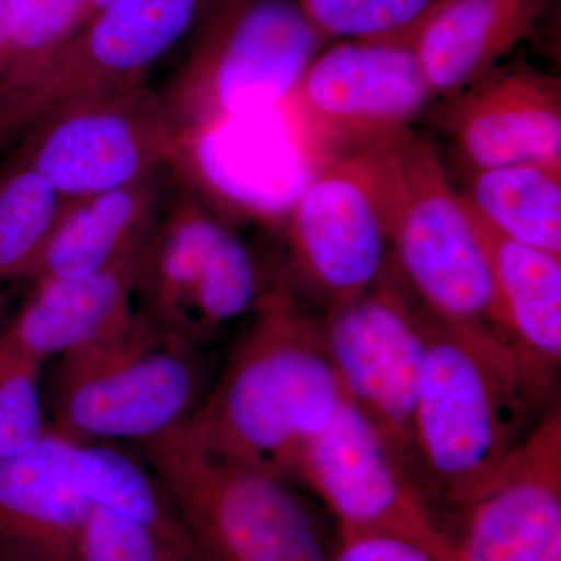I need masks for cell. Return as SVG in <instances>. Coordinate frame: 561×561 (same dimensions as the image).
Returning a JSON list of instances; mask_svg holds the SVG:
<instances>
[{"mask_svg": "<svg viewBox=\"0 0 561 561\" xmlns=\"http://www.w3.org/2000/svg\"><path fill=\"white\" fill-rule=\"evenodd\" d=\"M320 331L343 398L378 431L419 485L413 420L423 319L390 262L370 289L324 312Z\"/></svg>", "mask_w": 561, "mask_h": 561, "instance_id": "cell-9", "label": "cell"}, {"mask_svg": "<svg viewBox=\"0 0 561 561\" xmlns=\"http://www.w3.org/2000/svg\"><path fill=\"white\" fill-rule=\"evenodd\" d=\"M139 446L206 561L327 560L286 479L210 451L186 423Z\"/></svg>", "mask_w": 561, "mask_h": 561, "instance_id": "cell-6", "label": "cell"}, {"mask_svg": "<svg viewBox=\"0 0 561 561\" xmlns=\"http://www.w3.org/2000/svg\"><path fill=\"white\" fill-rule=\"evenodd\" d=\"M283 225L291 276L324 312L359 297L389 267V243L368 149L313 171Z\"/></svg>", "mask_w": 561, "mask_h": 561, "instance_id": "cell-10", "label": "cell"}, {"mask_svg": "<svg viewBox=\"0 0 561 561\" xmlns=\"http://www.w3.org/2000/svg\"><path fill=\"white\" fill-rule=\"evenodd\" d=\"M77 470L92 507L146 527L197 561H206L146 460L117 443L76 440Z\"/></svg>", "mask_w": 561, "mask_h": 561, "instance_id": "cell-21", "label": "cell"}, {"mask_svg": "<svg viewBox=\"0 0 561 561\" xmlns=\"http://www.w3.org/2000/svg\"><path fill=\"white\" fill-rule=\"evenodd\" d=\"M24 3L25 0H0V73L9 60Z\"/></svg>", "mask_w": 561, "mask_h": 561, "instance_id": "cell-28", "label": "cell"}, {"mask_svg": "<svg viewBox=\"0 0 561 561\" xmlns=\"http://www.w3.org/2000/svg\"><path fill=\"white\" fill-rule=\"evenodd\" d=\"M160 90L184 146L249 114L278 108L328 41L297 0H209Z\"/></svg>", "mask_w": 561, "mask_h": 561, "instance_id": "cell-5", "label": "cell"}, {"mask_svg": "<svg viewBox=\"0 0 561 561\" xmlns=\"http://www.w3.org/2000/svg\"><path fill=\"white\" fill-rule=\"evenodd\" d=\"M51 430L80 442L136 445L186 423L205 397L197 343L140 311L102 341L50 362Z\"/></svg>", "mask_w": 561, "mask_h": 561, "instance_id": "cell-4", "label": "cell"}, {"mask_svg": "<svg viewBox=\"0 0 561 561\" xmlns=\"http://www.w3.org/2000/svg\"><path fill=\"white\" fill-rule=\"evenodd\" d=\"M446 0H297L328 43L409 41Z\"/></svg>", "mask_w": 561, "mask_h": 561, "instance_id": "cell-24", "label": "cell"}, {"mask_svg": "<svg viewBox=\"0 0 561 561\" xmlns=\"http://www.w3.org/2000/svg\"><path fill=\"white\" fill-rule=\"evenodd\" d=\"M324 561H445L427 546L390 534H362L341 538Z\"/></svg>", "mask_w": 561, "mask_h": 561, "instance_id": "cell-27", "label": "cell"}, {"mask_svg": "<svg viewBox=\"0 0 561 561\" xmlns=\"http://www.w3.org/2000/svg\"><path fill=\"white\" fill-rule=\"evenodd\" d=\"M553 0H446L413 32V54L435 99L507 60L538 31Z\"/></svg>", "mask_w": 561, "mask_h": 561, "instance_id": "cell-18", "label": "cell"}, {"mask_svg": "<svg viewBox=\"0 0 561 561\" xmlns=\"http://www.w3.org/2000/svg\"><path fill=\"white\" fill-rule=\"evenodd\" d=\"M10 316L9 297H7L5 290H3V286H0V331H2V328L5 327Z\"/></svg>", "mask_w": 561, "mask_h": 561, "instance_id": "cell-30", "label": "cell"}, {"mask_svg": "<svg viewBox=\"0 0 561 561\" xmlns=\"http://www.w3.org/2000/svg\"><path fill=\"white\" fill-rule=\"evenodd\" d=\"M420 312L424 357L413 420L419 485L427 500L435 494L459 508L522 445L540 420L535 413L551 408L527 386L507 343Z\"/></svg>", "mask_w": 561, "mask_h": 561, "instance_id": "cell-2", "label": "cell"}, {"mask_svg": "<svg viewBox=\"0 0 561 561\" xmlns=\"http://www.w3.org/2000/svg\"><path fill=\"white\" fill-rule=\"evenodd\" d=\"M113 2H116V0H84L83 22H87L92 14L98 13L99 10L105 9L106 5ZM83 22H81V24H83Z\"/></svg>", "mask_w": 561, "mask_h": 561, "instance_id": "cell-29", "label": "cell"}, {"mask_svg": "<svg viewBox=\"0 0 561 561\" xmlns=\"http://www.w3.org/2000/svg\"><path fill=\"white\" fill-rule=\"evenodd\" d=\"M171 169L70 202L27 280L92 275L138 256L171 190Z\"/></svg>", "mask_w": 561, "mask_h": 561, "instance_id": "cell-19", "label": "cell"}, {"mask_svg": "<svg viewBox=\"0 0 561 561\" xmlns=\"http://www.w3.org/2000/svg\"><path fill=\"white\" fill-rule=\"evenodd\" d=\"M451 535L454 561H538L561 538V412L549 409Z\"/></svg>", "mask_w": 561, "mask_h": 561, "instance_id": "cell-14", "label": "cell"}, {"mask_svg": "<svg viewBox=\"0 0 561 561\" xmlns=\"http://www.w3.org/2000/svg\"><path fill=\"white\" fill-rule=\"evenodd\" d=\"M409 41H331L279 105L313 171L411 128L434 101Z\"/></svg>", "mask_w": 561, "mask_h": 561, "instance_id": "cell-7", "label": "cell"}, {"mask_svg": "<svg viewBox=\"0 0 561 561\" xmlns=\"http://www.w3.org/2000/svg\"><path fill=\"white\" fill-rule=\"evenodd\" d=\"M69 203L27 164L0 157V286L28 279Z\"/></svg>", "mask_w": 561, "mask_h": 561, "instance_id": "cell-22", "label": "cell"}, {"mask_svg": "<svg viewBox=\"0 0 561 561\" xmlns=\"http://www.w3.org/2000/svg\"><path fill=\"white\" fill-rule=\"evenodd\" d=\"M183 150L160 91L140 81L51 111L5 154L77 202L171 168Z\"/></svg>", "mask_w": 561, "mask_h": 561, "instance_id": "cell-8", "label": "cell"}, {"mask_svg": "<svg viewBox=\"0 0 561 561\" xmlns=\"http://www.w3.org/2000/svg\"><path fill=\"white\" fill-rule=\"evenodd\" d=\"M437 127L463 171L561 162V80L526 60L502 61L442 99Z\"/></svg>", "mask_w": 561, "mask_h": 561, "instance_id": "cell-13", "label": "cell"}, {"mask_svg": "<svg viewBox=\"0 0 561 561\" xmlns=\"http://www.w3.org/2000/svg\"><path fill=\"white\" fill-rule=\"evenodd\" d=\"M368 153L390 264L413 301L434 319L505 342L485 251L437 151L408 128Z\"/></svg>", "mask_w": 561, "mask_h": 561, "instance_id": "cell-3", "label": "cell"}, {"mask_svg": "<svg viewBox=\"0 0 561 561\" xmlns=\"http://www.w3.org/2000/svg\"><path fill=\"white\" fill-rule=\"evenodd\" d=\"M457 190L485 227L561 257V162L463 171Z\"/></svg>", "mask_w": 561, "mask_h": 561, "instance_id": "cell-20", "label": "cell"}, {"mask_svg": "<svg viewBox=\"0 0 561 561\" xmlns=\"http://www.w3.org/2000/svg\"><path fill=\"white\" fill-rule=\"evenodd\" d=\"M342 402L320 320L275 287L186 426L210 451L289 481Z\"/></svg>", "mask_w": 561, "mask_h": 561, "instance_id": "cell-1", "label": "cell"}, {"mask_svg": "<svg viewBox=\"0 0 561 561\" xmlns=\"http://www.w3.org/2000/svg\"><path fill=\"white\" fill-rule=\"evenodd\" d=\"M295 479L330 508L341 538L398 535L454 561L451 538L426 494L345 398L327 430L302 451Z\"/></svg>", "mask_w": 561, "mask_h": 561, "instance_id": "cell-11", "label": "cell"}, {"mask_svg": "<svg viewBox=\"0 0 561 561\" xmlns=\"http://www.w3.org/2000/svg\"><path fill=\"white\" fill-rule=\"evenodd\" d=\"M84 0H25L9 60L0 73V157L18 111L51 58L83 22Z\"/></svg>", "mask_w": 561, "mask_h": 561, "instance_id": "cell-23", "label": "cell"}, {"mask_svg": "<svg viewBox=\"0 0 561 561\" xmlns=\"http://www.w3.org/2000/svg\"><path fill=\"white\" fill-rule=\"evenodd\" d=\"M538 561H561V538L553 541L551 548Z\"/></svg>", "mask_w": 561, "mask_h": 561, "instance_id": "cell-31", "label": "cell"}, {"mask_svg": "<svg viewBox=\"0 0 561 561\" xmlns=\"http://www.w3.org/2000/svg\"><path fill=\"white\" fill-rule=\"evenodd\" d=\"M208 2L116 0L92 14L55 54L18 111L3 154L51 111L146 81V73L191 35Z\"/></svg>", "mask_w": 561, "mask_h": 561, "instance_id": "cell-12", "label": "cell"}, {"mask_svg": "<svg viewBox=\"0 0 561 561\" xmlns=\"http://www.w3.org/2000/svg\"><path fill=\"white\" fill-rule=\"evenodd\" d=\"M76 561H197L153 531L94 508L81 531Z\"/></svg>", "mask_w": 561, "mask_h": 561, "instance_id": "cell-26", "label": "cell"}, {"mask_svg": "<svg viewBox=\"0 0 561 561\" xmlns=\"http://www.w3.org/2000/svg\"><path fill=\"white\" fill-rule=\"evenodd\" d=\"M468 214L489 262L502 337L546 405L561 367V257L512 241Z\"/></svg>", "mask_w": 561, "mask_h": 561, "instance_id": "cell-16", "label": "cell"}, {"mask_svg": "<svg viewBox=\"0 0 561 561\" xmlns=\"http://www.w3.org/2000/svg\"><path fill=\"white\" fill-rule=\"evenodd\" d=\"M138 256L77 278L33 283L0 331V350L39 365L87 348L136 316Z\"/></svg>", "mask_w": 561, "mask_h": 561, "instance_id": "cell-17", "label": "cell"}, {"mask_svg": "<svg viewBox=\"0 0 561 561\" xmlns=\"http://www.w3.org/2000/svg\"><path fill=\"white\" fill-rule=\"evenodd\" d=\"M41 370L43 365L0 350V459L27 451L51 430Z\"/></svg>", "mask_w": 561, "mask_h": 561, "instance_id": "cell-25", "label": "cell"}, {"mask_svg": "<svg viewBox=\"0 0 561 561\" xmlns=\"http://www.w3.org/2000/svg\"><path fill=\"white\" fill-rule=\"evenodd\" d=\"M92 512L73 438L50 430L27 451L0 459V561H76Z\"/></svg>", "mask_w": 561, "mask_h": 561, "instance_id": "cell-15", "label": "cell"}]
</instances>
